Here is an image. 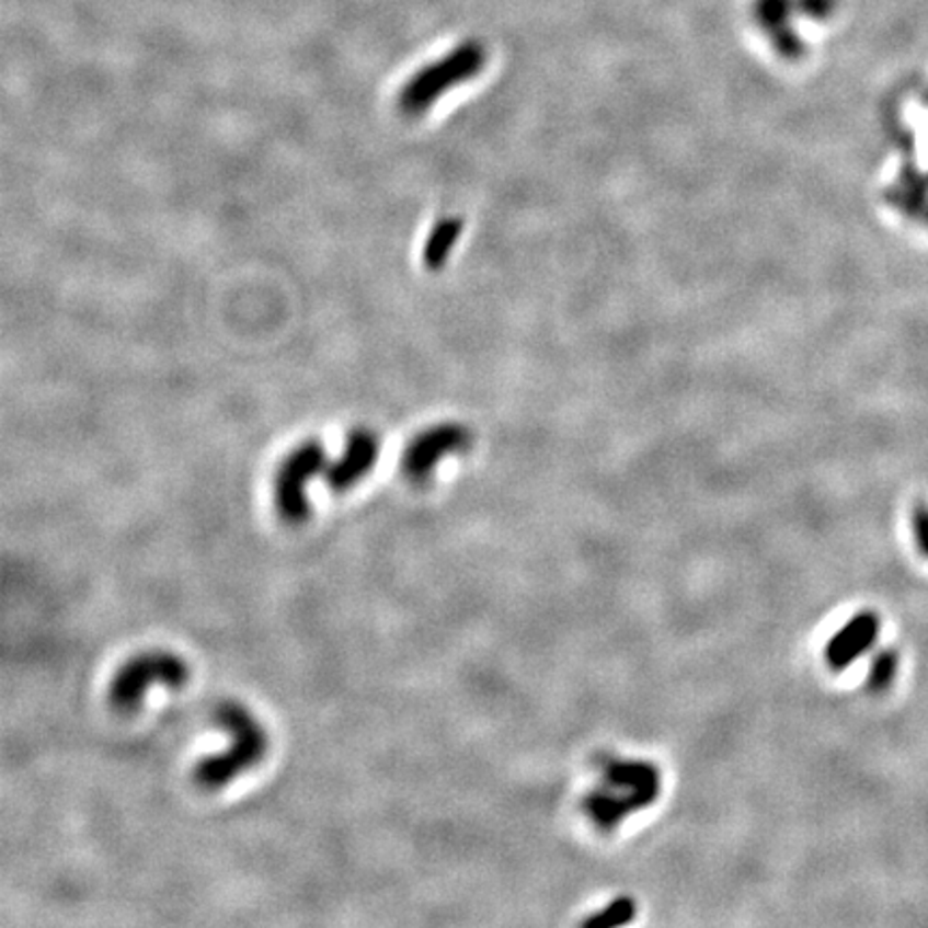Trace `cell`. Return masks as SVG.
I'll return each mask as SVG.
<instances>
[{
	"instance_id": "obj_1",
	"label": "cell",
	"mask_w": 928,
	"mask_h": 928,
	"mask_svg": "<svg viewBox=\"0 0 928 928\" xmlns=\"http://www.w3.org/2000/svg\"><path fill=\"white\" fill-rule=\"evenodd\" d=\"M600 774V784L585 798L583 809L604 832L648 809L660 795V771L648 761L604 759Z\"/></svg>"
},
{
	"instance_id": "obj_2",
	"label": "cell",
	"mask_w": 928,
	"mask_h": 928,
	"mask_svg": "<svg viewBox=\"0 0 928 928\" xmlns=\"http://www.w3.org/2000/svg\"><path fill=\"white\" fill-rule=\"evenodd\" d=\"M216 724L230 735V746L221 753L203 757L194 765V780L203 789H219L230 784L245 769L259 764L270 746L265 726L254 713L237 701H224L216 710Z\"/></svg>"
},
{
	"instance_id": "obj_3",
	"label": "cell",
	"mask_w": 928,
	"mask_h": 928,
	"mask_svg": "<svg viewBox=\"0 0 928 928\" xmlns=\"http://www.w3.org/2000/svg\"><path fill=\"white\" fill-rule=\"evenodd\" d=\"M190 679V666L181 655L156 650L129 657L112 677L108 688L110 706L129 713L138 710L151 686L179 690Z\"/></svg>"
},
{
	"instance_id": "obj_4",
	"label": "cell",
	"mask_w": 928,
	"mask_h": 928,
	"mask_svg": "<svg viewBox=\"0 0 928 928\" xmlns=\"http://www.w3.org/2000/svg\"><path fill=\"white\" fill-rule=\"evenodd\" d=\"M486 62V53L480 44L467 42L454 48L437 62L422 67L400 91V108L406 114H422L431 108L438 98L460 82L476 78Z\"/></svg>"
},
{
	"instance_id": "obj_5",
	"label": "cell",
	"mask_w": 928,
	"mask_h": 928,
	"mask_svg": "<svg viewBox=\"0 0 928 928\" xmlns=\"http://www.w3.org/2000/svg\"><path fill=\"white\" fill-rule=\"evenodd\" d=\"M328 465V451L317 438L299 443L279 462L274 476V503L284 523L301 525L310 518L312 505L306 489L317 476L325 473Z\"/></svg>"
},
{
	"instance_id": "obj_6",
	"label": "cell",
	"mask_w": 928,
	"mask_h": 928,
	"mask_svg": "<svg viewBox=\"0 0 928 928\" xmlns=\"http://www.w3.org/2000/svg\"><path fill=\"white\" fill-rule=\"evenodd\" d=\"M471 433L458 424H438L413 438L402 454V471L413 482L428 480L445 456L471 447Z\"/></svg>"
},
{
	"instance_id": "obj_7",
	"label": "cell",
	"mask_w": 928,
	"mask_h": 928,
	"mask_svg": "<svg viewBox=\"0 0 928 928\" xmlns=\"http://www.w3.org/2000/svg\"><path fill=\"white\" fill-rule=\"evenodd\" d=\"M381 456V440L368 428H355L348 433L342 456L329 462L323 478L333 492L351 491L357 486L377 465Z\"/></svg>"
},
{
	"instance_id": "obj_8",
	"label": "cell",
	"mask_w": 928,
	"mask_h": 928,
	"mask_svg": "<svg viewBox=\"0 0 928 928\" xmlns=\"http://www.w3.org/2000/svg\"><path fill=\"white\" fill-rule=\"evenodd\" d=\"M881 630V621L879 617L864 610L853 615L827 643L825 648V660L829 664V668L834 671H845L847 666H851L858 657L867 654L879 637Z\"/></svg>"
},
{
	"instance_id": "obj_9",
	"label": "cell",
	"mask_w": 928,
	"mask_h": 928,
	"mask_svg": "<svg viewBox=\"0 0 928 928\" xmlns=\"http://www.w3.org/2000/svg\"><path fill=\"white\" fill-rule=\"evenodd\" d=\"M798 11V0H755L753 15L774 42L780 55L798 58L802 55V42L791 28V13Z\"/></svg>"
},
{
	"instance_id": "obj_10",
	"label": "cell",
	"mask_w": 928,
	"mask_h": 928,
	"mask_svg": "<svg viewBox=\"0 0 928 928\" xmlns=\"http://www.w3.org/2000/svg\"><path fill=\"white\" fill-rule=\"evenodd\" d=\"M460 232H462V219L445 218L437 221V226L431 230V234L424 243V252H422V261L428 270L437 272L447 263V256L454 250Z\"/></svg>"
},
{
	"instance_id": "obj_11",
	"label": "cell",
	"mask_w": 928,
	"mask_h": 928,
	"mask_svg": "<svg viewBox=\"0 0 928 928\" xmlns=\"http://www.w3.org/2000/svg\"><path fill=\"white\" fill-rule=\"evenodd\" d=\"M927 179L920 172H905L896 192V203L909 214H918L927 203Z\"/></svg>"
},
{
	"instance_id": "obj_12",
	"label": "cell",
	"mask_w": 928,
	"mask_h": 928,
	"mask_svg": "<svg viewBox=\"0 0 928 928\" xmlns=\"http://www.w3.org/2000/svg\"><path fill=\"white\" fill-rule=\"evenodd\" d=\"M634 916H637L634 901L623 896V898L612 901L606 909H602L600 914L587 918L583 925L596 928L623 927V925H630L634 920Z\"/></svg>"
},
{
	"instance_id": "obj_13",
	"label": "cell",
	"mask_w": 928,
	"mask_h": 928,
	"mask_svg": "<svg viewBox=\"0 0 928 928\" xmlns=\"http://www.w3.org/2000/svg\"><path fill=\"white\" fill-rule=\"evenodd\" d=\"M898 652L896 650H883L874 655L873 664H871V673H869V688L873 692H885L896 675H898Z\"/></svg>"
},
{
	"instance_id": "obj_14",
	"label": "cell",
	"mask_w": 928,
	"mask_h": 928,
	"mask_svg": "<svg viewBox=\"0 0 928 928\" xmlns=\"http://www.w3.org/2000/svg\"><path fill=\"white\" fill-rule=\"evenodd\" d=\"M836 0H798V11L813 20H827L836 11Z\"/></svg>"
},
{
	"instance_id": "obj_15",
	"label": "cell",
	"mask_w": 928,
	"mask_h": 928,
	"mask_svg": "<svg viewBox=\"0 0 928 928\" xmlns=\"http://www.w3.org/2000/svg\"><path fill=\"white\" fill-rule=\"evenodd\" d=\"M914 536L920 550L928 557V507L918 505L914 509Z\"/></svg>"
},
{
	"instance_id": "obj_16",
	"label": "cell",
	"mask_w": 928,
	"mask_h": 928,
	"mask_svg": "<svg viewBox=\"0 0 928 928\" xmlns=\"http://www.w3.org/2000/svg\"><path fill=\"white\" fill-rule=\"evenodd\" d=\"M927 218H928V214H927Z\"/></svg>"
}]
</instances>
